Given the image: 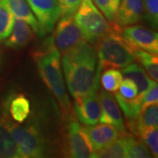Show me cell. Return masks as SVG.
<instances>
[{
  "label": "cell",
  "mask_w": 158,
  "mask_h": 158,
  "mask_svg": "<svg viewBox=\"0 0 158 158\" xmlns=\"http://www.w3.org/2000/svg\"><path fill=\"white\" fill-rule=\"evenodd\" d=\"M11 135L17 144L22 158H39L45 156L48 143L45 137L35 123L21 125L7 119Z\"/></svg>",
  "instance_id": "cell-4"
},
{
  "label": "cell",
  "mask_w": 158,
  "mask_h": 158,
  "mask_svg": "<svg viewBox=\"0 0 158 158\" xmlns=\"http://www.w3.org/2000/svg\"><path fill=\"white\" fill-rule=\"evenodd\" d=\"M91 157L94 158H125L127 157V135L117 138L108 146L100 150L94 151Z\"/></svg>",
  "instance_id": "cell-18"
},
{
  "label": "cell",
  "mask_w": 158,
  "mask_h": 158,
  "mask_svg": "<svg viewBox=\"0 0 158 158\" xmlns=\"http://www.w3.org/2000/svg\"><path fill=\"white\" fill-rule=\"evenodd\" d=\"M62 10L61 16L75 15L82 3V0H58Z\"/></svg>",
  "instance_id": "cell-30"
},
{
  "label": "cell",
  "mask_w": 158,
  "mask_h": 158,
  "mask_svg": "<svg viewBox=\"0 0 158 158\" xmlns=\"http://www.w3.org/2000/svg\"><path fill=\"white\" fill-rule=\"evenodd\" d=\"M90 140L93 150H100L114 141L120 133L112 125L101 123L84 127Z\"/></svg>",
  "instance_id": "cell-12"
},
{
  "label": "cell",
  "mask_w": 158,
  "mask_h": 158,
  "mask_svg": "<svg viewBox=\"0 0 158 158\" xmlns=\"http://www.w3.org/2000/svg\"><path fill=\"white\" fill-rule=\"evenodd\" d=\"M143 11V0H120L115 24L118 27H124L138 23L142 19Z\"/></svg>",
  "instance_id": "cell-13"
},
{
  "label": "cell",
  "mask_w": 158,
  "mask_h": 158,
  "mask_svg": "<svg viewBox=\"0 0 158 158\" xmlns=\"http://www.w3.org/2000/svg\"><path fill=\"white\" fill-rule=\"evenodd\" d=\"M128 128L131 132L137 135L141 130L147 128L149 127H156L158 126V105L151 104L141 109V113L138 117L128 121Z\"/></svg>",
  "instance_id": "cell-16"
},
{
  "label": "cell",
  "mask_w": 158,
  "mask_h": 158,
  "mask_svg": "<svg viewBox=\"0 0 158 158\" xmlns=\"http://www.w3.org/2000/svg\"><path fill=\"white\" fill-rule=\"evenodd\" d=\"M33 58L44 84L54 94L62 110L68 113L70 102L63 81L61 53L54 44L52 37L47 40L41 48L34 51Z\"/></svg>",
  "instance_id": "cell-2"
},
{
  "label": "cell",
  "mask_w": 158,
  "mask_h": 158,
  "mask_svg": "<svg viewBox=\"0 0 158 158\" xmlns=\"http://www.w3.org/2000/svg\"><path fill=\"white\" fill-rule=\"evenodd\" d=\"M65 151L72 158H89L94 152L85 128L78 122L71 120L65 135Z\"/></svg>",
  "instance_id": "cell-9"
},
{
  "label": "cell",
  "mask_w": 158,
  "mask_h": 158,
  "mask_svg": "<svg viewBox=\"0 0 158 158\" xmlns=\"http://www.w3.org/2000/svg\"><path fill=\"white\" fill-rule=\"evenodd\" d=\"M1 65H2V54L0 51V68H1Z\"/></svg>",
  "instance_id": "cell-31"
},
{
  "label": "cell",
  "mask_w": 158,
  "mask_h": 158,
  "mask_svg": "<svg viewBox=\"0 0 158 158\" xmlns=\"http://www.w3.org/2000/svg\"><path fill=\"white\" fill-rule=\"evenodd\" d=\"M27 2L38 22V34L43 37L52 33L62 15L58 0H27Z\"/></svg>",
  "instance_id": "cell-6"
},
{
  "label": "cell",
  "mask_w": 158,
  "mask_h": 158,
  "mask_svg": "<svg viewBox=\"0 0 158 158\" xmlns=\"http://www.w3.org/2000/svg\"><path fill=\"white\" fill-rule=\"evenodd\" d=\"M150 152L143 141L127 135V158H149Z\"/></svg>",
  "instance_id": "cell-24"
},
{
  "label": "cell",
  "mask_w": 158,
  "mask_h": 158,
  "mask_svg": "<svg viewBox=\"0 0 158 158\" xmlns=\"http://www.w3.org/2000/svg\"><path fill=\"white\" fill-rule=\"evenodd\" d=\"M120 72L122 74L123 78L130 79L135 84L138 90L137 95L143 94L155 82L148 77L147 73L143 68L136 63H131L126 66L122 69Z\"/></svg>",
  "instance_id": "cell-17"
},
{
  "label": "cell",
  "mask_w": 158,
  "mask_h": 158,
  "mask_svg": "<svg viewBox=\"0 0 158 158\" xmlns=\"http://www.w3.org/2000/svg\"><path fill=\"white\" fill-rule=\"evenodd\" d=\"M119 94L127 99H132L138 94V90L135 84L128 78H123L118 87Z\"/></svg>",
  "instance_id": "cell-28"
},
{
  "label": "cell",
  "mask_w": 158,
  "mask_h": 158,
  "mask_svg": "<svg viewBox=\"0 0 158 158\" xmlns=\"http://www.w3.org/2000/svg\"><path fill=\"white\" fill-rule=\"evenodd\" d=\"M143 6L148 22L153 28H157L158 0H143Z\"/></svg>",
  "instance_id": "cell-27"
},
{
  "label": "cell",
  "mask_w": 158,
  "mask_h": 158,
  "mask_svg": "<svg viewBox=\"0 0 158 158\" xmlns=\"http://www.w3.org/2000/svg\"><path fill=\"white\" fill-rule=\"evenodd\" d=\"M92 2L110 22H115L120 0H92Z\"/></svg>",
  "instance_id": "cell-25"
},
{
  "label": "cell",
  "mask_w": 158,
  "mask_h": 158,
  "mask_svg": "<svg viewBox=\"0 0 158 158\" xmlns=\"http://www.w3.org/2000/svg\"><path fill=\"white\" fill-rule=\"evenodd\" d=\"M74 18L82 31L84 39L88 43L95 44L98 40L112 31L114 27L106 20L92 0H82Z\"/></svg>",
  "instance_id": "cell-5"
},
{
  "label": "cell",
  "mask_w": 158,
  "mask_h": 158,
  "mask_svg": "<svg viewBox=\"0 0 158 158\" xmlns=\"http://www.w3.org/2000/svg\"><path fill=\"white\" fill-rule=\"evenodd\" d=\"M119 34L135 49L147 51L152 54L158 53V35L156 32L140 25L126 26L119 29Z\"/></svg>",
  "instance_id": "cell-10"
},
{
  "label": "cell",
  "mask_w": 158,
  "mask_h": 158,
  "mask_svg": "<svg viewBox=\"0 0 158 158\" xmlns=\"http://www.w3.org/2000/svg\"><path fill=\"white\" fill-rule=\"evenodd\" d=\"M52 37L53 42L60 53H64L85 41L82 31L77 24L74 15L61 16Z\"/></svg>",
  "instance_id": "cell-7"
},
{
  "label": "cell",
  "mask_w": 158,
  "mask_h": 158,
  "mask_svg": "<svg viewBox=\"0 0 158 158\" xmlns=\"http://www.w3.org/2000/svg\"><path fill=\"white\" fill-rule=\"evenodd\" d=\"M98 83L99 79L87 94L75 98V113L77 119L85 127H91L99 122L101 106L98 91Z\"/></svg>",
  "instance_id": "cell-8"
},
{
  "label": "cell",
  "mask_w": 158,
  "mask_h": 158,
  "mask_svg": "<svg viewBox=\"0 0 158 158\" xmlns=\"http://www.w3.org/2000/svg\"><path fill=\"white\" fill-rule=\"evenodd\" d=\"M8 117L0 116V158H20L17 144L7 125Z\"/></svg>",
  "instance_id": "cell-15"
},
{
  "label": "cell",
  "mask_w": 158,
  "mask_h": 158,
  "mask_svg": "<svg viewBox=\"0 0 158 158\" xmlns=\"http://www.w3.org/2000/svg\"><path fill=\"white\" fill-rule=\"evenodd\" d=\"M115 99L121 108L122 112L124 113L125 117L128 121L135 119L138 117L139 113H141L142 105H141V99L140 96L137 95L135 98L132 99H127L124 98L118 92H116Z\"/></svg>",
  "instance_id": "cell-21"
},
{
  "label": "cell",
  "mask_w": 158,
  "mask_h": 158,
  "mask_svg": "<svg viewBox=\"0 0 158 158\" xmlns=\"http://www.w3.org/2000/svg\"><path fill=\"white\" fill-rule=\"evenodd\" d=\"M119 28L115 24L112 31L95 43L101 69H123L135 60V48L120 35Z\"/></svg>",
  "instance_id": "cell-3"
},
{
  "label": "cell",
  "mask_w": 158,
  "mask_h": 158,
  "mask_svg": "<svg viewBox=\"0 0 158 158\" xmlns=\"http://www.w3.org/2000/svg\"><path fill=\"white\" fill-rule=\"evenodd\" d=\"M135 59L142 65L143 69L148 74L153 81L158 80V57L157 54H152L141 49H135Z\"/></svg>",
  "instance_id": "cell-20"
},
{
  "label": "cell",
  "mask_w": 158,
  "mask_h": 158,
  "mask_svg": "<svg viewBox=\"0 0 158 158\" xmlns=\"http://www.w3.org/2000/svg\"><path fill=\"white\" fill-rule=\"evenodd\" d=\"M137 135L139 136L152 153L153 156H158V131L156 127H149L141 130Z\"/></svg>",
  "instance_id": "cell-26"
},
{
  "label": "cell",
  "mask_w": 158,
  "mask_h": 158,
  "mask_svg": "<svg viewBox=\"0 0 158 158\" xmlns=\"http://www.w3.org/2000/svg\"><path fill=\"white\" fill-rule=\"evenodd\" d=\"M98 98L101 106L99 122L112 125L122 135L126 134L124 120L115 98L107 90H102L98 94Z\"/></svg>",
  "instance_id": "cell-11"
},
{
  "label": "cell",
  "mask_w": 158,
  "mask_h": 158,
  "mask_svg": "<svg viewBox=\"0 0 158 158\" xmlns=\"http://www.w3.org/2000/svg\"><path fill=\"white\" fill-rule=\"evenodd\" d=\"M122 74L117 69H108L101 76V84L104 90L115 92L122 81Z\"/></svg>",
  "instance_id": "cell-23"
},
{
  "label": "cell",
  "mask_w": 158,
  "mask_h": 158,
  "mask_svg": "<svg viewBox=\"0 0 158 158\" xmlns=\"http://www.w3.org/2000/svg\"><path fill=\"white\" fill-rule=\"evenodd\" d=\"M14 17L3 0H0V41L5 40L11 34Z\"/></svg>",
  "instance_id": "cell-22"
},
{
  "label": "cell",
  "mask_w": 158,
  "mask_h": 158,
  "mask_svg": "<svg viewBox=\"0 0 158 158\" xmlns=\"http://www.w3.org/2000/svg\"><path fill=\"white\" fill-rule=\"evenodd\" d=\"M97 59L95 48L85 40L62 53L65 82L74 98L87 94L100 77L102 69L98 65L96 68Z\"/></svg>",
  "instance_id": "cell-1"
},
{
  "label": "cell",
  "mask_w": 158,
  "mask_h": 158,
  "mask_svg": "<svg viewBox=\"0 0 158 158\" xmlns=\"http://www.w3.org/2000/svg\"><path fill=\"white\" fill-rule=\"evenodd\" d=\"M34 32L24 20L14 19L11 34L4 42L6 48L11 49H21L33 40Z\"/></svg>",
  "instance_id": "cell-14"
},
{
  "label": "cell",
  "mask_w": 158,
  "mask_h": 158,
  "mask_svg": "<svg viewBox=\"0 0 158 158\" xmlns=\"http://www.w3.org/2000/svg\"><path fill=\"white\" fill-rule=\"evenodd\" d=\"M141 97L142 108L149 106L151 104H156L158 102V85L157 82H154L152 85L143 94L138 95Z\"/></svg>",
  "instance_id": "cell-29"
},
{
  "label": "cell",
  "mask_w": 158,
  "mask_h": 158,
  "mask_svg": "<svg viewBox=\"0 0 158 158\" xmlns=\"http://www.w3.org/2000/svg\"><path fill=\"white\" fill-rule=\"evenodd\" d=\"M9 112L11 118L17 123L22 124L28 118L30 113V101L23 94L14 96L9 104Z\"/></svg>",
  "instance_id": "cell-19"
}]
</instances>
